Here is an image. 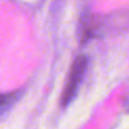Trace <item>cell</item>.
<instances>
[{
  "label": "cell",
  "instance_id": "cell-1",
  "mask_svg": "<svg viewBox=\"0 0 129 129\" xmlns=\"http://www.w3.org/2000/svg\"><path fill=\"white\" fill-rule=\"evenodd\" d=\"M87 67V58L85 56H79L74 60L70 68L68 80L66 83V86L63 88L62 95H61V105L63 108L68 107L75 96L77 95L78 87H79L82 79L84 77V74L86 71Z\"/></svg>",
  "mask_w": 129,
  "mask_h": 129
},
{
  "label": "cell",
  "instance_id": "cell-2",
  "mask_svg": "<svg viewBox=\"0 0 129 129\" xmlns=\"http://www.w3.org/2000/svg\"><path fill=\"white\" fill-rule=\"evenodd\" d=\"M16 99V93H6V94H0V109L4 107H7L14 102Z\"/></svg>",
  "mask_w": 129,
  "mask_h": 129
}]
</instances>
